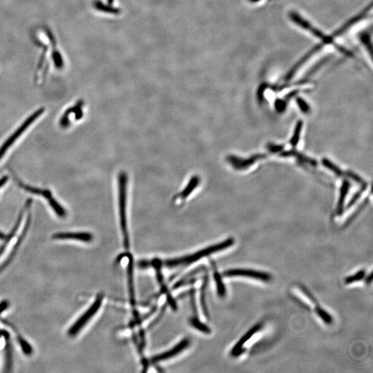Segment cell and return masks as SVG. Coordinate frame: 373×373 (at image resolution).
Instances as JSON below:
<instances>
[{
  "label": "cell",
  "instance_id": "cell-11",
  "mask_svg": "<svg viewBox=\"0 0 373 373\" xmlns=\"http://www.w3.org/2000/svg\"><path fill=\"white\" fill-rule=\"evenodd\" d=\"M261 326H261V324H257V325L254 326L253 329L250 330V331H248L241 339H240L239 342L236 343L232 350V355H233V356H239V355H241L242 353H243V346L244 343H245L246 341L249 340V339H251V338L253 337V336L255 335L257 331H259V330L261 329Z\"/></svg>",
  "mask_w": 373,
  "mask_h": 373
},
{
  "label": "cell",
  "instance_id": "cell-2",
  "mask_svg": "<svg viewBox=\"0 0 373 373\" xmlns=\"http://www.w3.org/2000/svg\"><path fill=\"white\" fill-rule=\"evenodd\" d=\"M119 211H120V226L122 229L124 244L129 246L128 223H127V198H128V176L126 171H121L118 177Z\"/></svg>",
  "mask_w": 373,
  "mask_h": 373
},
{
  "label": "cell",
  "instance_id": "cell-4",
  "mask_svg": "<svg viewBox=\"0 0 373 373\" xmlns=\"http://www.w3.org/2000/svg\"><path fill=\"white\" fill-rule=\"evenodd\" d=\"M44 112V108L39 109L38 110L35 111V112L33 113L31 116H29V118L22 123V125H21V126L19 127L16 131H15V132L13 133V134L10 136V138H8V139L6 140L5 143H4L3 145L1 146V147H0V159L3 157L4 155L6 154V152H7V150L9 149L10 146L12 145V144L14 143V142L16 141L19 137H20L21 135L23 133H24L25 131H26L27 129H28L29 127H30L31 125H32L33 123L39 118V117L42 116Z\"/></svg>",
  "mask_w": 373,
  "mask_h": 373
},
{
  "label": "cell",
  "instance_id": "cell-32",
  "mask_svg": "<svg viewBox=\"0 0 373 373\" xmlns=\"http://www.w3.org/2000/svg\"><path fill=\"white\" fill-rule=\"evenodd\" d=\"M6 238H7V236H6L5 234L3 233V232L0 231V239H5Z\"/></svg>",
  "mask_w": 373,
  "mask_h": 373
},
{
  "label": "cell",
  "instance_id": "cell-26",
  "mask_svg": "<svg viewBox=\"0 0 373 373\" xmlns=\"http://www.w3.org/2000/svg\"><path fill=\"white\" fill-rule=\"evenodd\" d=\"M269 152L272 154L281 153L284 151V146L281 144H269L267 146Z\"/></svg>",
  "mask_w": 373,
  "mask_h": 373
},
{
  "label": "cell",
  "instance_id": "cell-24",
  "mask_svg": "<svg viewBox=\"0 0 373 373\" xmlns=\"http://www.w3.org/2000/svg\"><path fill=\"white\" fill-rule=\"evenodd\" d=\"M316 312L326 324H330L332 323V321H333V318H332V316L330 315L329 313H327L325 310L321 309L319 306L316 308Z\"/></svg>",
  "mask_w": 373,
  "mask_h": 373
},
{
  "label": "cell",
  "instance_id": "cell-15",
  "mask_svg": "<svg viewBox=\"0 0 373 373\" xmlns=\"http://www.w3.org/2000/svg\"><path fill=\"white\" fill-rule=\"evenodd\" d=\"M0 334L3 335L6 339V360H5V371L11 370L12 366V350H11V343H10L9 334L6 331H0Z\"/></svg>",
  "mask_w": 373,
  "mask_h": 373
},
{
  "label": "cell",
  "instance_id": "cell-3",
  "mask_svg": "<svg viewBox=\"0 0 373 373\" xmlns=\"http://www.w3.org/2000/svg\"><path fill=\"white\" fill-rule=\"evenodd\" d=\"M16 182L17 185L21 187V189H24L25 191H28L31 194L39 195V196H42L44 197L46 201H48V204L51 206V208L54 210L55 213L60 217H64L66 215V210H64L63 207L55 199L54 195H53L52 191L49 189H43L38 188V187H34L30 186L27 184H24V183L21 182L19 181L17 178H16Z\"/></svg>",
  "mask_w": 373,
  "mask_h": 373
},
{
  "label": "cell",
  "instance_id": "cell-30",
  "mask_svg": "<svg viewBox=\"0 0 373 373\" xmlns=\"http://www.w3.org/2000/svg\"><path fill=\"white\" fill-rule=\"evenodd\" d=\"M8 179H9V178H8L7 176H5V177H3L2 179H0V188L7 183Z\"/></svg>",
  "mask_w": 373,
  "mask_h": 373
},
{
  "label": "cell",
  "instance_id": "cell-29",
  "mask_svg": "<svg viewBox=\"0 0 373 373\" xmlns=\"http://www.w3.org/2000/svg\"><path fill=\"white\" fill-rule=\"evenodd\" d=\"M9 302L7 301H3V302L0 303V313L5 311L8 308V306H9Z\"/></svg>",
  "mask_w": 373,
  "mask_h": 373
},
{
  "label": "cell",
  "instance_id": "cell-31",
  "mask_svg": "<svg viewBox=\"0 0 373 373\" xmlns=\"http://www.w3.org/2000/svg\"><path fill=\"white\" fill-rule=\"evenodd\" d=\"M372 273L371 272L370 275H369V277H367L366 282L370 283L371 281H372Z\"/></svg>",
  "mask_w": 373,
  "mask_h": 373
},
{
  "label": "cell",
  "instance_id": "cell-16",
  "mask_svg": "<svg viewBox=\"0 0 373 373\" xmlns=\"http://www.w3.org/2000/svg\"><path fill=\"white\" fill-rule=\"evenodd\" d=\"M321 163L322 165H323L324 167L327 168V169H329V170L333 171V172L335 173L336 175L338 176V177H343V176H345V173L343 172L340 168L338 167L337 165H335V164L332 163V162L329 161V159H327V158H324V159H322Z\"/></svg>",
  "mask_w": 373,
  "mask_h": 373
},
{
  "label": "cell",
  "instance_id": "cell-27",
  "mask_svg": "<svg viewBox=\"0 0 373 373\" xmlns=\"http://www.w3.org/2000/svg\"><path fill=\"white\" fill-rule=\"evenodd\" d=\"M345 176L351 178V179H352L355 182L359 183V184H361V185L366 183L364 181H363V179L359 177V176L356 175V173H353V171H347V172L345 173Z\"/></svg>",
  "mask_w": 373,
  "mask_h": 373
},
{
  "label": "cell",
  "instance_id": "cell-6",
  "mask_svg": "<svg viewBox=\"0 0 373 373\" xmlns=\"http://www.w3.org/2000/svg\"><path fill=\"white\" fill-rule=\"evenodd\" d=\"M225 277H251L263 281H270L272 279L270 275L267 273L259 272V271L253 270V269H229L223 272Z\"/></svg>",
  "mask_w": 373,
  "mask_h": 373
},
{
  "label": "cell",
  "instance_id": "cell-10",
  "mask_svg": "<svg viewBox=\"0 0 373 373\" xmlns=\"http://www.w3.org/2000/svg\"><path fill=\"white\" fill-rule=\"evenodd\" d=\"M54 239H73L83 242H91L93 237L89 232H58L52 236Z\"/></svg>",
  "mask_w": 373,
  "mask_h": 373
},
{
  "label": "cell",
  "instance_id": "cell-22",
  "mask_svg": "<svg viewBox=\"0 0 373 373\" xmlns=\"http://www.w3.org/2000/svg\"><path fill=\"white\" fill-rule=\"evenodd\" d=\"M191 325L194 326V328H196V329L199 330V331L203 332V333H211L210 328H209V327H208V326L205 325V324L201 323V322L200 321H198V319H191Z\"/></svg>",
  "mask_w": 373,
  "mask_h": 373
},
{
  "label": "cell",
  "instance_id": "cell-17",
  "mask_svg": "<svg viewBox=\"0 0 373 373\" xmlns=\"http://www.w3.org/2000/svg\"><path fill=\"white\" fill-rule=\"evenodd\" d=\"M302 121H298L297 123H296L295 129H294V133H293L292 137L290 140V144L293 147H296L297 146L299 142H300V134L301 132H302Z\"/></svg>",
  "mask_w": 373,
  "mask_h": 373
},
{
  "label": "cell",
  "instance_id": "cell-14",
  "mask_svg": "<svg viewBox=\"0 0 373 373\" xmlns=\"http://www.w3.org/2000/svg\"><path fill=\"white\" fill-rule=\"evenodd\" d=\"M350 187H351V184H350L349 181H347V180H344L343 181L342 185H341L340 196H339V201H338L337 203V212L338 215H341L343 214V211H344L345 200L346 198L347 193H349Z\"/></svg>",
  "mask_w": 373,
  "mask_h": 373
},
{
  "label": "cell",
  "instance_id": "cell-19",
  "mask_svg": "<svg viewBox=\"0 0 373 373\" xmlns=\"http://www.w3.org/2000/svg\"><path fill=\"white\" fill-rule=\"evenodd\" d=\"M214 279H215L218 294H219L220 296H225L226 292V288H225L223 283H222L221 277H220L219 273H218L217 272H214Z\"/></svg>",
  "mask_w": 373,
  "mask_h": 373
},
{
  "label": "cell",
  "instance_id": "cell-8",
  "mask_svg": "<svg viewBox=\"0 0 373 373\" xmlns=\"http://www.w3.org/2000/svg\"><path fill=\"white\" fill-rule=\"evenodd\" d=\"M83 101H78L75 106L70 107L65 111L60 121L62 128H66L69 126L70 116H71L72 114L75 115L76 120H78L82 118V117L83 116Z\"/></svg>",
  "mask_w": 373,
  "mask_h": 373
},
{
  "label": "cell",
  "instance_id": "cell-28",
  "mask_svg": "<svg viewBox=\"0 0 373 373\" xmlns=\"http://www.w3.org/2000/svg\"><path fill=\"white\" fill-rule=\"evenodd\" d=\"M286 107V102L281 101V100H277L275 103V108L278 112L281 113L284 111Z\"/></svg>",
  "mask_w": 373,
  "mask_h": 373
},
{
  "label": "cell",
  "instance_id": "cell-13",
  "mask_svg": "<svg viewBox=\"0 0 373 373\" xmlns=\"http://www.w3.org/2000/svg\"><path fill=\"white\" fill-rule=\"evenodd\" d=\"M199 183H200V178L198 176H194V177H191L186 187H185L183 189V191L181 193H179L177 196H176L173 199L177 200V199L179 198L181 199V200H185L198 186Z\"/></svg>",
  "mask_w": 373,
  "mask_h": 373
},
{
  "label": "cell",
  "instance_id": "cell-23",
  "mask_svg": "<svg viewBox=\"0 0 373 373\" xmlns=\"http://www.w3.org/2000/svg\"><path fill=\"white\" fill-rule=\"evenodd\" d=\"M365 274H366V271L364 270V269H363V270L359 271V272L353 275V276L349 277L345 279V283L346 284H352V283L355 282V281H360L361 279L364 278Z\"/></svg>",
  "mask_w": 373,
  "mask_h": 373
},
{
  "label": "cell",
  "instance_id": "cell-9",
  "mask_svg": "<svg viewBox=\"0 0 373 373\" xmlns=\"http://www.w3.org/2000/svg\"><path fill=\"white\" fill-rule=\"evenodd\" d=\"M189 344V341L188 339H183L182 341H181L179 343H178L175 347L172 349L169 350L167 352L162 353L154 357L153 358L151 359L152 363H157L159 361L166 360V359H170L171 357H173L179 354L180 353L182 352L183 350L186 349Z\"/></svg>",
  "mask_w": 373,
  "mask_h": 373
},
{
  "label": "cell",
  "instance_id": "cell-20",
  "mask_svg": "<svg viewBox=\"0 0 373 373\" xmlns=\"http://www.w3.org/2000/svg\"><path fill=\"white\" fill-rule=\"evenodd\" d=\"M367 187V184L366 183H364V185H361V188L359 189V191H357L356 194L353 196L352 199H351V201H350V202L349 203V204H347V209L351 208V207L353 206H354L355 204V203L357 202V201L359 200V198H360V197L361 196V194H363V192H364L365 189H366Z\"/></svg>",
  "mask_w": 373,
  "mask_h": 373
},
{
  "label": "cell",
  "instance_id": "cell-18",
  "mask_svg": "<svg viewBox=\"0 0 373 373\" xmlns=\"http://www.w3.org/2000/svg\"><path fill=\"white\" fill-rule=\"evenodd\" d=\"M132 259L130 258L128 264V277L129 284H130V290L132 303H134V286H133V263Z\"/></svg>",
  "mask_w": 373,
  "mask_h": 373
},
{
  "label": "cell",
  "instance_id": "cell-5",
  "mask_svg": "<svg viewBox=\"0 0 373 373\" xmlns=\"http://www.w3.org/2000/svg\"><path fill=\"white\" fill-rule=\"evenodd\" d=\"M103 296L102 294L97 296V297L95 299L94 303L91 305V307L87 310V311L82 315L81 317L79 319L77 320V321L71 326V329L68 331V334L71 337H73L77 335L80 331H81L82 329L87 324V322L89 321L95 314L96 313L102 304L103 302Z\"/></svg>",
  "mask_w": 373,
  "mask_h": 373
},
{
  "label": "cell",
  "instance_id": "cell-12",
  "mask_svg": "<svg viewBox=\"0 0 373 373\" xmlns=\"http://www.w3.org/2000/svg\"><path fill=\"white\" fill-rule=\"evenodd\" d=\"M31 203H32V200H31V199H29V200L27 201L26 204H25L24 208L21 210L20 214H19V217L17 218L16 223L15 225L14 228H13L12 231H11V233L9 234V236H7V238H6L5 243H4L3 245H2V247H0V255L5 252L6 247H7V244L9 243L10 241H11V239L13 237V236H14L15 233H16L17 230H18L19 225L21 223V219H22L23 215H24V211L30 207Z\"/></svg>",
  "mask_w": 373,
  "mask_h": 373
},
{
  "label": "cell",
  "instance_id": "cell-25",
  "mask_svg": "<svg viewBox=\"0 0 373 373\" xmlns=\"http://www.w3.org/2000/svg\"><path fill=\"white\" fill-rule=\"evenodd\" d=\"M296 103H297V105L299 107H300V110L302 111V112H304V114H308V113L310 112V106L304 99L301 98V97H298V98L296 99Z\"/></svg>",
  "mask_w": 373,
  "mask_h": 373
},
{
  "label": "cell",
  "instance_id": "cell-7",
  "mask_svg": "<svg viewBox=\"0 0 373 373\" xmlns=\"http://www.w3.org/2000/svg\"><path fill=\"white\" fill-rule=\"evenodd\" d=\"M265 154H256L247 159H243L235 156H228L227 161L231 164L232 167L236 169H245L254 165L256 161L266 158Z\"/></svg>",
  "mask_w": 373,
  "mask_h": 373
},
{
  "label": "cell",
  "instance_id": "cell-33",
  "mask_svg": "<svg viewBox=\"0 0 373 373\" xmlns=\"http://www.w3.org/2000/svg\"><path fill=\"white\" fill-rule=\"evenodd\" d=\"M0 337H1V335H0Z\"/></svg>",
  "mask_w": 373,
  "mask_h": 373
},
{
  "label": "cell",
  "instance_id": "cell-21",
  "mask_svg": "<svg viewBox=\"0 0 373 373\" xmlns=\"http://www.w3.org/2000/svg\"><path fill=\"white\" fill-rule=\"evenodd\" d=\"M17 340H18V342L19 344H20L21 349H22V351L23 352H24V354H26L27 355L32 354V347H31V345L29 344V343L27 342V341H25L24 339L21 337H17Z\"/></svg>",
  "mask_w": 373,
  "mask_h": 373
},
{
  "label": "cell",
  "instance_id": "cell-1",
  "mask_svg": "<svg viewBox=\"0 0 373 373\" xmlns=\"http://www.w3.org/2000/svg\"><path fill=\"white\" fill-rule=\"evenodd\" d=\"M234 243V239L230 238V239L226 240V241L221 242V243L205 248L202 251H198V253L193 254V255L180 258V259L167 260V261L161 263V264L165 265L167 267H175L181 265L190 264V263L198 261L199 259L207 257V256L221 251L222 250L227 249V248L231 247Z\"/></svg>",
  "mask_w": 373,
  "mask_h": 373
}]
</instances>
